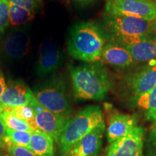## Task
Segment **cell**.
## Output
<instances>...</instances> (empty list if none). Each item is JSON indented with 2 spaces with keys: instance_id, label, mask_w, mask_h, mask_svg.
Masks as SVG:
<instances>
[{
  "instance_id": "1",
  "label": "cell",
  "mask_w": 156,
  "mask_h": 156,
  "mask_svg": "<svg viewBox=\"0 0 156 156\" xmlns=\"http://www.w3.org/2000/svg\"><path fill=\"white\" fill-rule=\"evenodd\" d=\"M106 41L104 32L96 23H78L69 30L67 48L68 54L86 63L101 61Z\"/></svg>"
},
{
  "instance_id": "2",
  "label": "cell",
  "mask_w": 156,
  "mask_h": 156,
  "mask_svg": "<svg viewBox=\"0 0 156 156\" xmlns=\"http://www.w3.org/2000/svg\"><path fill=\"white\" fill-rule=\"evenodd\" d=\"M73 95L80 101H102L111 87L110 79L101 62L84 64L70 69Z\"/></svg>"
},
{
  "instance_id": "3",
  "label": "cell",
  "mask_w": 156,
  "mask_h": 156,
  "mask_svg": "<svg viewBox=\"0 0 156 156\" xmlns=\"http://www.w3.org/2000/svg\"><path fill=\"white\" fill-rule=\"evenodd\" d=\"M105 124L101 108L98 106H88L81 109L66 123L58 140L62 155L65 156L80 140L98 126Z\"/></svg>"
},
{
  "instance_id": "4",
  "label": "cell",
  "mask_w": 156,
  "mask_h": 156,
  "mask_svg": "<svg viewBox=\"0 0 156 156\" xmlns=\"http://www.w3.org/2000/svg\"><path fill=\"white\" fill-rule=\"evenodd\" d=\"M103 23L106 30L122 45L152 36L154 30L153 20L125 15L107 14Z\"/></svg>"
},
{
  "instance_id": "5",
  "label": "cell",
  "mask_w": 156,
  "mask_h": 156,
  "mask_svg": "<svg viewBox=\"0 0 156 156\" xmlns=\"http://www.w3.org/2000/svg\"><path fill=\"white\" fill-rule=\"evenodd\" d=\"M34 94L43 107L54 114L69 116L73 113L65 84L59 77L53 76L37 85Z\"/></svg>"
},
{
  "instance_id": "6",
  "label": "cell",
  "mask_w": 156,
  "mask_h": 156,
  "mask_svg": "<svg viewBox=\"0 0 156 156\" xmlns=\"http://www.w3.org/2000/svg\"><path fill=\"white\" fill-rule=\"evenodd\" d=\"M106 12L152 21L156 18V3L148 0H108Z\"/></svg>"
},
{
  "instance_id": "7",
  "label": "cell",
  "mask_w": 156,
  "mask_h": 156,
  "mask_svg": "<svg viewBox=\"0 0 156 156\" xmlns=\"http://www.w3.org/2000/svg\"><path fill=\"white\" fill-rule=\"evenodd\" d=\"M29 105L34 110L35 122L38 129L48 134L58 142L64 126L70 117L50 112L43 107L35 96Z\"/></svg>"
},
{
  "instance_id": "8",
  "label": "cell",
  "mask_w": 156,
  "mask_h": 156,
  "mask_svg": "<svg viewBox=\"0 0 156 156\" xmlns=\"http://www.w3.org/2000/svg\"><path fill=\"white\" fill-rule=\"evenodd\" d=\"M144 129L135 127L113 142L106 148V156H143Z\"/></svg>"
},
{
  "instance_id": "9",
  "label": "cell",
  "mask_w": 156,
  "mask_h": 156,
  "mask_svg": "<svg viewBox=\"0 0 156 156\" xmlns=\"http://www.w3.org/2000/svg\"><path fill=\"white\" fill-rule=\"evenodd\" d=\"M34 98V92L22 80L9 81L0 97V112L28 105Z\"/></svg>"
},
{
  "instance_id": "10",
  "label": "cell",
  "mask_w": 156,
  "mask_h": 156,
  "mask_svg": "<svg viewBox=\"0 0 156 156\" xmlns=\"http://www.w3.org/2000/svg\"><path fill=\"white\" fill-rule=\"evenodd\" d=\"M63 62V54L58 46L51 40H46L41 45L39 55L36 65V73L38 77L51 75Z\"/></svg>"
},
{
  "instance_id": "11",
  "label": "cell",
  "mask_w": 156,
  "mask_h": 156,
  "mask_svg": "<svg viewBox=\"0 0 156 156\" xmlns=\"http://www.w3.org/2000/svg\"><path fill=\"white\" fill-rule=\"evenodd\" d=\"M30 46V38L28 31L23 28H15L4 40L1 52L5 58L19 59L28 53Z\"/></svg>"
},
{
  "instance_id": "12",
  "label": "cell",
  "mask_w": 156,
  "mask_h": 156,
  "mask_svg": "<svg viewBox=\"0 0 156 156\" xmlns=\"http://www.w3.org/2000/svg\"><path fill=\"white\" fill-rule=\"evenodd\" d=\"M106 124L98 126L77 141L65 156H98L103 145Z\"/></svg>"
},
{
  "instance_id": "13",
  "label": "cell",
  "mask_w": 156,
  "mask_h": 156,
  "mask_svg": "<svg viewBox=\"0 0 156 156\" xmlns=\"http://www.w3.org/2000/svg\"><path fill=\"white\" fill-rule=\"evenodd\" d=\"M136 119L132 115L122 114L117 111L109 112L106 132L108 143H112L129 132L136 126Z\"/></svg>"
},
{
  "instance_id": "14",
  "label": "cell",
  "mask_w": 156,
  "mask_h": 156,
  "mask_svg": "<svg viewBox=\"0 0 156 156\" xmlns=\"http://www.w3.org/2000/svg\"><path fill=\"white\" fill-rule=\"evenodd\" d=\"M127 83L136 96L153 89L156 86V60L130 75Z\"/></svg>"
},
{
  "instance_id": "15",
  "label": "cell",
  "mask_w": 156,
  "mask_h": 156,
  "mask_svg": "<svg viewBox=\"0 0 156 156\" xmlns=\"http://www.w3.org/2000/svg\"><path fill=\"white\" fill-rule=\"evenodd\" d=\"M101 61L114 67L125 68L132 65L134 61L129 51L119 43H108L105 45Z\"/></svg>"
},
{
  "instance_id": "16",
  "label": "cell",
  "mask_w": 156,
  "mask_h": 156,
  "mask_svg": "<svg viewBox=\"0 0 156 156\" xmlns=\"http://www.w3.org/2000/svg\"><path fill=\"white\" fill-rule=\"evenodd\" d=\"M129 51L134 62H151L156 60V38L146 37L131 44L122 45Z\"/></svg>"
},
{
  "instance_id": "17",
  "label": "cell",
  "mask_w": 156,
  "mask_h": 156,
  "mask_svg": "<svg viewBox=\"0 0 156 156\" xmlns=\"http://www.w3.org/2000/svg\"><path fill=\"white\" fill-rule=\"evenodd\" d=\"M54 140L40 130L31 133L28 149L36 156H54Z\"/></svg>"
},
{
  "instance_id": "18",
  "label": "cell",
  "mask_w": 156,
  "mask_h": 156,
  "mask_svg": "<svg viewBox=\"0 0 156 156\" xmlns=\"http://www.w3.org/2000/svg\"><path fill=\"white\" fill-rule=\"evenodd\" d=\"M9 25L12 27H17L24 25L32 20L35 17L36 12L30 10L25 7L15 5L8 1Z\"/></svg>"
},
{
  "instance_id": "19",
  "label": "cell",
  "mask_w": 156,
  "mask_h": 156,
  "mask_svg": "<svg viewBox=\"0 0 156 156\" xmlns=\"http://www.w3.org/2000/svg\"><path fill=\"white\" fill-rule=\"evenodd\" d=\"M136 102L140 108L147 111V120L153 122L156 119V86L151 91L137 95Z\"/></svg>"
},
{
  "instance_id": "20",
  "label": "cell",
  "mask_w": 156,
  "mask_h": 156,
  "mask_svg": "<svg viewBox=\"0 0 156 156\" xmlns=\"http://www.w3.org/2000/svg\"><path fill=\"white\" fill-rule=\"evenodd\" d=\"M33 132L17 131L7 129L5 136V145L20 146V147H28L30 142L31 133Z\"/></svg>"
},
{
  "instance_id": "21",
  "label": "cell",
  "mask_w": 156,
  "mask_h": 156,
  "mask_svg": "<svg viewBox=\"0 0 156 156\" xmlns=\"http://www.w3.org/2000/svg\"><path fill=\"white\" fill-rule=\"evenodd\" d=\"M0 116L2 119L7 129L17 131L34 132L31 129L28 122L15 116L9 111L4 110L0 112Z\"/></svg>"
},
{
  "instance_id": "22",
  "label": "cell",
  "mask_w": 156,
  "mask_h": 156,
  "mask_svg": "<svg viewBox=\"0 0 156 156\" xmlns=\"http://www.w3.org/2000/svg\"><path fill=\"white\" fill-rule=\"evenodd\" d=\"M5 110L9 111V112L13 113L15 116H17L19 118L25 120V122H28V124L33 131L38 130L36 126V122H35L34 110L29 104L25 105V106H17L12 108L5 109Z\"/></svg>"
},
{
  "instance_id": "23",
  "label": "cell",
  "mask_w": 156,
  "mask_h": 156,
  "mask_svg": "<svg viewBox=\"0 0 156 156\" xmlns=\"http://www.w3.org/2000/svg\"><path fill=\"white\" fill-rule=\"evenodd\" d=\"M9 25L8 0H0V38Z\"/></svg>"
},
{
  "instance_id": "24",
  "label": "cell",
  "mask_w": 156,
  "mask_h": 156,
  "mask_svg": "<svg viewBox=\"0 0 156 156\" xmlns=\"http://www.w3.org/2000/svg\"><path fill=\"white\" fill-rule=\"evenodd\" d=\"M147 147L150 156H156V119L153 121L147 140Z\"/></svg>"
},
{
  "instance_id": "25",
  "label": "cell",
  "mask_w": 156,
  "mask_h": 156,
  "mask_svg": "<svg viewBox=\"0 0 156 156\" xmlns=\"http://www.w3.org/2000/svg\"><path fill=\"white\" fill-rule=\"evenodd\" d=\"M7 156H36L28 148L20 146H7Z\"/></svg>"
},
{
  "instance_id": "26",
  "label": "cell",
  "mask_w": 156,
  "mask_h": 156,
  "mask_svg": "<svg viewBox=\"0 0 156 156\" xmlns=\"http://www.w3.org/2000/svg\"><path fill=\"white\" fill-rule=\"evenodd\" d=\"M8 1L15 5L35 12L41 4V0H8Z\"/></svg>"
},
{
  "instance_id": "27",
  "label": "cell",
  "mask_w": 156,
  "mask_h": 156,
  "mask_svg": "<svg viewBox=\"0 0 156 156\" xmlns=\"http://www.w3.org/2000/svg\"><path fill=\"white\" fill-rule=\"evenodd\" d=\"M6 130H7V127H6L2 117L0 116V149H2V148L5 147L6 146L5 143Z\"/></svg>"
},
{
  "instance_id": "28",
  "label": "cell",
  "mask_w": 156,
  "mask_h": 156,
  "mask_svg": "<svg viewBox=\"0 0 156 156\" xmlns=\"http://www.w3.org/2000/svg\"><path fill=\"white\" fill-rule=\"evenodd\" d=\"M6 85H7V83H6L5 76H4L3 73L2 72L1 69H0V97L2 95L6 87Z\"/></svg>"
},
{
  "instance_id": "29",
  "label": "cell",
  "mask_w": 156,
  "mask_h": 156,
  "mask_svg": "<svg viewBox=\"0 0 156 156\" xmlns=\"http://www.w3.org/2000/svg\"><path fill=\"white\" fill-rule=\"evenodd\" d=\"M74 1L77 5L83 7V6H86L89 4L93 2L95 0H74Z\"/></svg>"
},
{
  "instance_id": "30",
  "label": "cell",
  "mask_w": 156,
  "mask_h": 156,
  "mask_svg": "<svg viewBox=\"0 0 156 156\" xmlns=\"http://www.w3.org/2000/svg\"><path fill=\"white\" fill-rule=\"evenodd\" d=\"M153 25H154V30L156 31V18L153 20Z\"/></svg>"
},
{
  "instance_id": "31",
  "label": "cell",
  "mask_w": 156,
  "mask_h": 156,
  "mask_svg": "<svg viewBox=\"0 0 156 156\" xmlns=\"http://www.w3.org/2000/svg\"><path fill=\"white\" fill-rule=\"evenodd\" d=\"M65 1L67 2V3H69H69H70V2H71V0H65Z\"/></svg>"
},
{
  "instance_id": "32",
  "label": "cell",
  "mask_w": 156,
  "mask_h": 156,
  "mask_svg": "<svg viewBox=\"0 0 156 156\" xmlns=\"http://www.w3.org/2000/svg\"><path fill=\"white\" fill-rule=\"evenodd\" d=\"M0 156H5V155H2V153H0Z\"/></svg>"
}]
</instances>
